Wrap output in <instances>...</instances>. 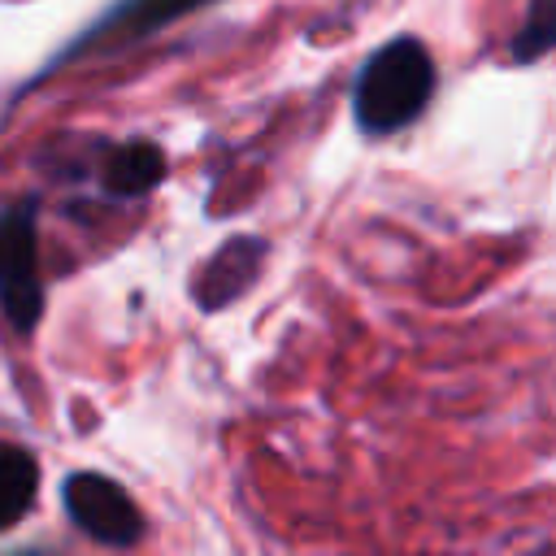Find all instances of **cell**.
<instances>
[{
    "label": "cell",
    "mask_w": 556,
    "mask_h": 556,
    "mask_svg": "<svg viewBox=\"0 0 556 556\" xmlns=\"http://www.w3.org/2000/svg\"><path fill=\"white\" fill-rule=\"evenodd\" d=\"M439 70L417 35H395L374 48L352 78V122L365 139H391L408 130L434 100Z\"/></svg>",
    "instance_id": "6da1fadb"
},
{
    "label": "cell",
    "mask_w": 556,
    "mask_h": 556,
    "mask_svg": "<svg viewBox=\"0 0 556 556\" xmlns=\"http://www.w3.org/2000/svg\"><path fill=\"white\" fill-rule=\"evenodd\" d=\"M204 4H213V0H113L96 22H87L70 43H61V48L48 56V65H43L26 87H35V83L61 74L65 65H78V61H91V56L126 52V48L152 39L156 30H165V26L182 22V17H191V13L204 9Z\"/></svg>",
    "instance_id": "7a4b0ae2"
},
{
    "label": "cell",
    "mask_w": 556,
    "mask_h": 556,
    "mask_svg": "<svg viewBox=\"0 0 556 556\" xmlns=\"http://www.w3.org/2000/svg\"><path fill=\"white\" fill-rule=\"evenodd\" d=\"M269 261V243L261 235H230L222 239L195 269L191 278V304L200 313H222L235 300H243V291L256 287L261 269Z\"/></svg>",
    "instance_id": "5b68a950"
},
{
    "label": "cell",
    "mask_w": 556,
    "mask_h": 556,
    "mask_svg": "<svg viewBox=\"0 0 556 556\" xmlns=\"http://www.w3.org/2000/svg\"><path fill=\"white\" fill-rule=\"evenodd\" d=\"M39 213L30 200L0 208V317L13 334H35L43 321Z\"/></svg>",
    "instance_id": "3957f363"
},
{
    "label": "cell",
    "mask_w": 556,
    "mask_h": 556,
    "mask_svg": "<svg viewBox=\"0 0 556 556\" xmlns=\"http://www.w3.org/2000/svg\"><path fill=\"white\" fill-rule=\"evenodd\" d=\"M39 491V460L22 443H0V534L13 530Z\"/></svg>",
    "instance_id": "52a82bcc"
},
{
    "label": "cell",
    "mask_w": 556,
    "mask_h": 556,
    "mask_svg": "<svg viewBox=\"0 0 556 556\" xmlns=\"http://www.w3.org/2000/svg\"><path fill=\"white\" fill-rule=\"evenodd\" d=\"M556 52V0H530L521 26L508 39V61L513 65H534Z\"/></svg>",
    "instance_id": "ba28073f"
},
{
    "label": "cell",
    "mask_w": 556,
    "mask_h": 556,
    "mask_svg": "<svg viewBox=\"0 0 556 556\" xmlns=\"http://www.w3.org/2000/svg\"><path fill=\"white\" fill-rule=\"evenodd\" d=\"M96 182L109 204H135L165 182V152L152 139L104 143L96 161Z\"/></svg>",
    "instance_id": "8992f818"
},
{
    "label": "cell",
    "mask_w": 556,
    "mask_h": 556,
    "mask_svg": "<svg viewBox=\"0 0 556 556\" xmlns=\"http://www.w3.org/2000/svg\"><path fill=\"white\" fill-rule=\"evenodd\" d=\"M61 504H65V517L74 521V530H83L87 539H96L104 547L126 552V547H135L143 539L139 504L109 473H96V469L70 473L61 482Z\"/></svg>",
    "instance_id": "277c9868"
}]
</instances>
